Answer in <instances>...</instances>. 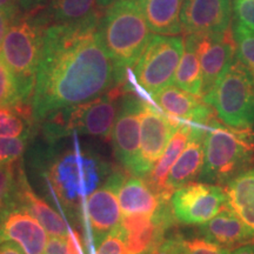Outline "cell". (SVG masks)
<instances>
[{
  "instance_id": "d6a6232c",
  "label": "cell",
  "mask_w": 254,
  "mask_h": 254,
  "mask_svg": "<svg viewBox=\"0 0 254 254\" xmlns=\"http://www.w3.org/2000/svg\"><path fill=\"white\" fill-rule=\"evenodd\" d=\"M234 13L239 23L254 31V0H234Z\"/></svg>"
},
{
  "instance_id": "74e56055",
  "label": "cell",
  "mask_w": 254,
  "mask_h": 254,
  "mask_svg": "<svg viewBox=\"0 0 254 254\" xmlns=\"http://www.w3.org/2000/svg\"><path fill=\"white\" fill-rule=\"evenodd\" d=\"M20 1L19 0H0V9L18 14Z\"/></svg>"
},
{
  "instance_id": "7c38bea8",
  "label": "cell",
  "mask_w": 254,
  "mask_h": 254,
  "mask_svg": "<svg viewBox=\"0 0 254 254\" xmlns=\"http://www.w3.org/2000/svg\"><path fill=\"white\" fill-rule=\"evenodd\" d=\"M145 100L134 91L124 93L111 136L114 155L129 174L134 171L140 148V116Z\"/></svg>"
},
{
  "instance_id": "8fae6325",
  "label": "cell",
  "mask_w": 254,
  "mask_h": 254,
  "mask_svg": "<svg viewBox=\"0 0 254 254\" xmlns=\"http://www.w3.org/2000/svg\"><path fill=\"white\" fill-rule=\"evenodd\" d=\"M140 118V148L132 174L145 178L158 163L182 123L170 118L148 100L144 101Z\"/></svg>"
},
{
  "instance_id": "8992f818",
  "label": "cell",
  "mask_w": 254,
  "mask_h": 254,
  "mask_svg": "<svg viewBox=\"0 0 254 254\" xmlns=\"http://www.w3.org/2000/svg\"><path fill=\"white\" fill-rule=\"evenodd\" d=\"M184 49L183 38L152 36L135 62L134 68L126 71L125 90L134 91L147 99L148 95L152 98L159 91L172 85Z\"/></svg>"
},
{
  "instance_id": "83f0119b",
  "label": "cell",
  "mask_w": 254,
  "mask_h": 254,
  "mask_svg": "<svg viewBox=\"0 0 254 254\" xmlns=\"http://www.w3.org/2000/svg\"><path fill=\"white\" fill-rule=\"evenodd\" d=\"M18 104L30 103L25 100L17 78L0 57V107L14 106Z\"/></svg>"
},
{
  "instance_id": "4316f807",
  "label": "cell",
  "mask_w": 254,
  "mask_h": 254,
  "mask_svg": "<svg viewBox=\"0 0 254 254\" xmlns=\"http://www.w3.org/2000/svg\"><path fill=\"white\" fill-rule=\"evenodd\" d=\"M23 170L20 160L0 163V217L18 206L19 178Z\"/></svg>"
},
{
  "instance_id": "44dd1931",
  "label": "cell",
  "mask_w": 254,
  "mask_h": 254,
  "mask_svg": "<svg viewBox=\"0 0 254 254\" xmlns=\"http://www.w3.org/2000/svg\"><path fill=\"white\" fill-rule=\"evenodd\" d=\"M190 131H192V124H180L158 163L154 165L151 172L144 178L151 186V189L163 200H170L171 198L166 192L167 177L170 174L171 168L176 164L183 151L185 150L187 142L190 140Z\"/></svg>"
},
{
  "instance_id": "9a60e30c",
  "label": "cell",
  "mask_w": 254,
  "mask_h": 254,
  "mask_svg": "<svg viewBox=\"0 0 254 254\" xmlns=\"http://www.w3.org/2000/svg\"><path fill=\"white\" fill-rule=\"evenodd\" d=\"M180 19L189 34L222 33L231 28V0H186Z\"/></svg>"
},
{
  "instance_id": "ffe728a7",
  "label": "cell",
  "mask_w": 254,
  "mask_h": 254,
  "mask_svg": "<svg viewBox=\"0 0 254 254\" xmlns=\"http://www.w3.org/2000/svg\"><path fill=\"white\" fill-rule=\"evenodd\" d=\"M18 206L27 209L40 222L41 226L45 228L50 237H66L71 231L65 219L56 209L51 207L45 200L39 198L32 190V187L25 176L24 168L21 170L19 178Z\"/></svg>"
},
{
  "instance_id": "ab89813d",
  "label": "cell",
  "mask_w": 254,
  "mask_h": 254,
  "mask_svg": "<svg viewBox=\"0 0 254 254\" xmlns=\"http://www.w3.org/2000/svg\"><path fill=\"white\" fill-rule=\"evenodd\" d=\"M231 254H254V243H250L238 247V249L232 251Z\"/></svg>"
},
{
  "instance_id": "b9f144b4",
  "label": "cell",
  "mask_w": 254,
  "mask_h": 254,
  "mask_svg": "<svg viewBox=\"0 0 254 254\" xmlns=\"http://www.w3.org/2000/svg\"><path fill=\"white\" fill-rule=\"evenodd\" d=\"M97 1L100 7H107V6H111L116 1H118V0H97Z\"/></svg>"
},
{
  "instance_id": "603a6c76",
  "label": "cell",
  "mask_w": 254,
  "mask_h": 254,
  "mask_svg": "<svg viewBox=\"0 0 254 254\" xmlns=\"http://www.w3.org/2000/svg\"><path fill=\"white\" fill-rule=\"evenodd\" d=\"M152 32L176 36L184 31L182 9L184 0H139Z\"/></svg>"
},
{
  "instance_id": "f546056e",
  "label": "cell",
  "mask_w": 254,
  "mask_h": 254,
  "mask_svg": "<svg viewBox=\"0 0 254 254\" xmlns=\"http://www.w3.org/2000/svg\"><path fill=\"white\" fill-rule=\"evenodd\" d=\"M32 135L33 133L20 136H0V163L20 160Z\"/></svg>"
},
{
  "instance_id": "836d02e7",
  "label": "cell",
  "mask_w": 254,
  "mask_h": 254,
  "mask_svg": "<svg viewBox=\"0 0 254 254\" xmlns=\"http://www.w3.org/2000/svg\"><path fill=\"white\" fill-rule=\"evenodd\" d=\"M45 254H74L69 247L66 237H50Z\"/></svg>"
},
{
  "instance_id": "30bf717a",
  "label": "cell",
  "mask_w": 254,
  "mask_h": 254,
  "mask_svg": "<svg viewBox=\"0 0 254 254\" xmlns=\"http://www.w3.org/2000/svg\"><path fill=\"white\" fill-rule=\"evenodd\" d=\"M126 173L114 170L106 182L88 195L82 205L80 214L86 221L90 236L98 246L109 234L118 230L122 221V208L118 190Z\"/></svg>"
},
{
  "instance_id": "d6986e66",
  "label": "cell",
  "mask_w": 254,
  "mask_h": 254,
  "mask_svg": "<svg viewBox=\"0 0 254 254\" xmlns=\"http://www.w3.org/2000/svg\"><path fill=\"white\" fill-rule=\"evenodd\" d=\"M118 199L123 214L153 215L165 201L159 196L144 178L125 176L118 190Z\"/></svg>"
},
{
  "instance_id": "8d00e7d4",
  "label": "cell",
  "mask_w": 254,
  "mask_h": 254,
  "mask_svg": "<svg viewBox=\"0 0 254 254\" xmlns=\"http://www.w3.org/2000/svg\"><path fill=\"white\" fill-rule=\"evenodd\" d=\"M0 254H25V252L13 241H4L0 243Z\"/></svg>"
},
{
  "instance_id": "6da1fadb",
  "label": "cell",
  "mask_w": 254,
  "mask_h": 254,
  "mask_svg": "<svg viewBox=\"0 0 254 254\" xmlns=\"http://www.w3.org/2000/svg\"><path fill=\"white\" fill-rule=\"evenodd\" d=\"M99 21L49 25L30 100L36 123L88 103L120 84Z\"/></svg>"
},
{
  "instance_id": "2e32d148",
  "label": "cell",
  "mask_w": 254,
  "mask_h": 254,
  "mask_svg": "<svg viewBox=\"0 0 254 254\" xmlns=\"http://www.w3.org/2000/svg\"><path fill=\"white\" fill-rule=\"evenodd\" d=\"M166 116L180 123L207 125L213 118L209 105L199 95H194L178 86H167L152 97Z\"/></svg>"
},
{
  "instance_id": "3957f363",
  "label": "cell",
  "mask_w": 254,
  "mask_h": 254,
  "mask_svg": "<svg viewBox=\"0 0 254 254\" xmlns=\"http://www.w3.org/2000/svg\"><path fill=\"white\" fill-rule=\"evenodd\" d=\"M99 28L120 84H124L126 71L134 66L152 37L139 0L114 2L101 18Z\"/></svg>"
},
{
  "instance_id": "f1b7e54d",
  "label": "cell",
  "mask_w": 254,
  "mask_h": 254,
  "mask_svg": "<svg viewBox=\"0 0 254 254\" xmlns=\"http://www.w3.org/2000/svg\"><path fill=\"white\" fill-rule=\"evenodd\" d=\"M238 59L254 75V31L238 21L234 28Z\"/></svg>"
},
{
  "instance_id": "f35d334b",
  "label": "cell",
  "mask_w": 254,
  "mask_h": 254,
  "mask_svg": "<svg viewBox=\"0 0 254 254\" xmlns=\"http://www.w3.org/2000/svg\"><path fill=\"white\" fill-rule=\"evenodd\" d=\"M19 1H20L21 8H24L25 11L27 12H31L43 7L44 2H45L46 0H19Z\"/></svg>"
},
{
  "instance_id": "4fadbf2b",
  "label": "cell",
  "mask_w": 254,
  "mask_h": 254,
  "mask_svg": "<svg viewBox=\"0 0 254 254\" xmlns=\"http://www.w3.org/2000/svg\"><path fill=\"white\" fill-rule=\"evenodd\" d=\"M196 34V33H194ZM198 55L202 72V94L204 97L213 90L217 82L234 62L237 45L231 28L222 33L196 34Z\"/></svg>"
},
{
  "instance_id": "277c9868",
  "label": "cell",
  "mask_w": 254,
  "mask_h": 254,
  "mask_svg": "<svg viewBox=\"0 0 254 254\" xmlns=\"http://www.w3.org/2000/svg\"><path fill=\"white\" fill-rule=\"evenodd\" d=\"M254 160V139L251 128L221 126L214 118L206 125L204 166L199 179L226 185L251 167Z\"/></svg>"
},
{
  "instance_id": "ba28073f",
  "label": "cell",
  "mask_w": 254,
  "mask_h": 254,
  "mask_svg": "<svg viewBox=\"0 0 254 254\" xmlns=\"http://www.w3.org/2000/svg\"><path fill=\"white\" fill-rule=\"evenodd\" d=\"M202 99L214 107L219 119L227 126L251 128L254 125V75L239 59L232 63Z\"/></svg>"
},
{
  "instance_id": "e575fe53",
  "label": "cell",
  "mask_w": 254,
  "mask_h": 254,
  "mask_svg": "<svg viewBox=\"0 0 254 254\" xmlns=\"http://www.w3.org/2000/svg\"><path fill=\"white\" fill-rule=\"evenodd\" d=\"M15 20H17V14L0 9V47L2 45V41H4L8 30Z\"/></svg>"
},
{
  "instance_id": "d4e9b609",
  "label": "cell",
  "mask_w": 254,
  "mask_h": 254,
  "mask_svg": "<svg viewBox=\"0 0 254 254\" xmlns=\"http://www.w3.org/2000/svg\"><path fill=\"white\" fill-rule=\"evenodd\" d=\"M185 52L180 59L173 84L190 93L199 95L202 94V72L198 55V36L190 33L185 39ZM202 98V97H201Z\"/></svg>"
},
{
  "instance_id": "1f68e13d",
  "label": "cell",
  "mask_w": 254,
  "mask_h": 254,
  "mask_svg": "<svg viewBox=\"0 0 254 254\" xmlns=\"http://www.w3.org/2000/svg\"><path fill=\"white\" fill-rule=\"evenodd\" d=\"M94 254H128L122 234L119 233V228L113 233H111L101 241L98 246H95Z\"/></svg>"
},
{
  "instance_id": "d590c367",
  "label": "cell",
  "mask_w": 254,
  "mask_h": 254,
  "mask_svg": "<svg viewBox=\"0 0 254 254\" xmlns=\"http://www.w3.org/2000/svg\"><path fill=\"white\" fill-rule=\"evenodd\" d=\"M177 243H178V236L165 238V240L160 244V245H159L154 254H174V252H176Z\"/></svg>"
},
{
  "instance_id": "5b68a950",
  "label": "cell",
  "mask_w": 254,
  "mask_h": 254,
  "mask_svg": "<svg viewBox=\"0 0 254 254\" xmlns=\"http://www.w3.org/2000/svg\"><path fill=\"white\" fill-rule=\"evenodd\" d=\"M125 92L124 84L118 85L97 99L53 114L43 123L44 140L59 141L73 132L110 139Z\"/></svg>"
},
{
  "instance_id": "60d3db41",
  "label": "cell",
  "mask_w": 254,
  "mask_h": 254,
  "mask_svg": "<svg viewBox=\"0 0 254 254\" xmlns=\"http://www.w3.org/2000/svg\"><path fill=\"white\" fill-rule=\"evenodd\" d=\"M174 254H186L185 250H184L183 246V237L178 236V243H177V247H176V252Z\"/></svg>"
},
{
  "instance_id": "7402d4cb",
  "label": "cell",
  "mask_w": 254,
  "mask_h": 254,
  "mask_svg": "<svg viewBox=\"0 0 254 254\" xmlns=\"http://www.w3.org/2000/svg\"><path fill=\"white\" fill-rule=\"evenodd\" d=\"M97 0H50L45 11L38 15L47 27L53 24H79L99 21L100 11Z\"/></svg>"
},
{
  "instance_id": "484cf974",
  "label": "cell",
  "mask_w": 254,
  "mask_h": 254,
  "mask_svg": "<svg viewBox=\"0 0 254 254\" xmlns=\"http://www.w3.org/2000/svg\"><path fill=\"white\" fill-rule=\"evenodd\" d=\"M36 120L30 104L0 107V136H20L34 131Z\"/></svg>"
},
{
  "instance_id": "4dcf8cb0",
  "label": "cell",
  "mask_w": 254,
  "mask_h": 254,
  "mask_svg": "<svg viewBox=\"0 0 254 254\" xmlns=\"http://www.w3.org/2000/svg\"><path fill=\"white\" fill-rule=\"evenodd\" d=\"M183 246L186 254H231V250L212 243L205 238H183Z\"/></svg>"
},
{
  "instance_id": "5bb4252c",
  "label": "cell",
  "mask_w": 254,
  "mask_h": 254,
  "mask_svg": "<svg viewBox=\"0 0 254 254\" xmlns=\"http://www.w3.org/2000/svg\"><path fill=\"white\" fill-rule=\"evenodd\" d=\"M13 241L25 254H43L49 241L47 232L21 206L8 209L0 217V243Z\"/></svg>"
},
{
  "instance_id": "7a4b0ae2",
  "label": "cell",
  "mask_w": 254,
  "mask_h": 254,
  "mask_svg": "<svg viewBox=\"0 0 254 254\" xmlns=\"http://www.w3.org/2000/svg\"><path fill=\"white\" fill-rule=\"evenodd\" d=\"M60 141L47 142L36 152L37 173L45 184L50 201L71 214H80L88 195L106 182L114 170L99 154L79 146L60 147Z\"/></svg>"
},
{
  "instance_id": "cb8c5ba5",
  "label": "cell",
  "mask_w": 254,
  "mask_h": 254,
  "mask_svg": "<svg viewBox=\"0 0 254 254\" xmlns=\"http://www.w3.org/2000/svg\"><path fill=\"white\" fill-rule=\"evenodd\" d=\"M228 206L246 225L254 237V167L231 179L225 186Z\"/></svg>"
},
{
  "instance_id": "ac0fdd59",
  "label": "cell",
  "mask_w": 254,
  "mask_h": 254,
  "mask_svg": "<svg viewBox=\"0 0 254 254\" xmlns=\"http://www.w3.org/2000/svg\"><path fill=\"white\" fill-rule=\"evenodd\" d=\"M199 233L205 239L228 250L254 243L253 234L230 206L209 221L199 225Z\"/></svg>"
},
{
  "instance_id": "52a82bcc",
  "label": "cell",
  "mask_w": 254,
  "mask_h": 254,
  "mask_svg": "<svg viewBox=\"0 0 254 254\" xmlns=\"http://www.w3.org/2000/svg\"><path fill=\"white\" fill-rule=\"evenodd\" d=\"M45 28L37 11L28 12L14 21L0 47V57L17 78L27 103L33 92Z\"/></svg>"
},
{
  "instance_id": "9c48e42d",
  "label": "cell",
  "mask_w": 254,
  "mask_h": 254,
  "mask_svg": "<svg viewBox=\"0 0 254 254\" xmlns=\"http://www.w3.org/2000/svg\"><path fill=\"white\" fill-rule=\"evenodd\" d=\"M170 205L176 220L184 225H202L228 207L224 187L190 183L174 190Z\"/></svg>"
},
{
  "instance_id": "e0dca14e",
  "label": "cell",
  "mask_w": 254,
  "mask_h": 254,
  "mask_svg": "<svg viewBox=\"0 0 254 254\" xmlns=\"http://www.w3.org/2000/svg\"><path fill=\"white\" fill-rule=\"evenodd\" d=\"M205 135L206 125L192 124L190 140L167 177L166 192L170 196L176 190L193 183L200 177L204 166Z\"/></svg>"
}]
</instances>
